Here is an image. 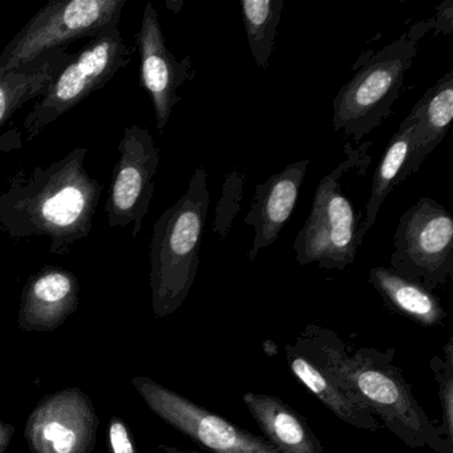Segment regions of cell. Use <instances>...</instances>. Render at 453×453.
Listing matches in <instances>:
<instances>
[{
	"instance_id": "obj_19",
	"label": "cell",
	"mask_w": 453,
	"mask_h": 453,
	"mask_svg": "<svg viewBox=\"0 0 453 453\" xmlns=\"http://www.w3.org/2000/svg\"><path fill=\"white\" fill-rule=\"evenodd\" d=\"M368 280L387 306L418 325L434 327L447 318L441 302L431 290L396 274L389 267H372Z\"/></svg>"
},
{
	"instance_id": "obj_9",
	"label": "cell",
	"mask_w": 453,
	"mask_h": 453,
	"mask_svg": "<svg viewBox=\"0 0 453 453\" xmlns=\"http://www.w3.org/2000/svg\"><path fill=\"white\" fill-rule=\"evenodd\" d=\"M132 386L161 420L211 452L280 453L264 437L238 428L148 376H134Z\"/></svg>"
},
{
	"instance_id": "obj_18",
	"label": "cell",
	"mask_w": 453,
	"mask_h": 453,
	"mask_svg": "<svg viewBox=\"0 0 453 453\" xmlns=\"http://www.w3.org/2000/svg\"><path fill=\"white\" fill-rule=\"evenodd\" d=\"M286 359L291 372L296 376L304 387L310 389L336 418L343 423L363 429L376 432L383 428L380 421L363 410L359 404L349 399L327 375L296 346V343L286 344Z\"/></svg>"
},
{
	"instance_id": "obj_15",
	"label": "cell",
	"mask_w": 453,
	"mask_h": 453,
	"mask_svg": "<svg viewBox=\"0 0 453 453\" xmlns=\"http://www.w3.org/2000/svg\"><path fill=\"white\" fill-rule=\"evenodd\" d=\"M416 126L410 155L400 174V184L420 169L421 164L444 140L453 120V71L445 73L413 105Z\"/></svg>"
},
{
	"instance_id": "obj_3",
	"label": "cell",
	"mask_w": 453,
	"mask_h": 453,
	"mask_svg": "<svg viewBox=\"0 0 453 453\" xmlns=\"http://www.w3.org/2000/svg\"><path fill=\"white\" fill-rule=\"evenodd\" d=\"M209 206L208 173L200 165L190 177L184 196L153 226L150 283L156 318L176 312L195 285Z\"/></svg>"
},
{
	"instance_id": "obj_21",
	"label": "cell",
	"mask_w": 453,
	"mask_h": 453,
	"mask_svg": "<svg viewBox=\"0 0 453 453\" xmlns=\"http://www.w3.org/2000/svg\"><path fill=\"white\" fill-rule=\"evenodd\" d=\"M283 0H243V25L251 57L261 70H266L274 51L275 35L283 14Z\"/></svg>"
},
{
	"instance_id": "obj_5",
	"label": "cell",
	"mask_w": 453,
	"mask_h": 453,
	"mask_svg": "<svg viewBox=\"0 0 453 453\" xmlns=\"http://www.w3.org/2000/svg\"><path fill=\"white\" fill-rule=\"evenodd\" d=\"M131 59L132 50L127 46L119 27L103 31L89 39L60 71L23 121L27 139H35L47 126L78 107L89 95L104 88Z\"/></svg>"
},
{
	"instance_id": "obj_12",
	"label": "cell",
	"mask_w": 453,
	"mask_h": 453,
	"mask_svg": "<svg viewBox=\"0 0 453 453\" xmlns=\"http://www.w3.org/2000/svg\"><path fill=\"white\" fill-rule=\"evenodd\" d=\"M136 43L142 65V84L152 100L156 128L163 132L174 107L181 102L177 91L195 76L192 58L177 60L172 54L161 30L157 12L150 2L145 4Z\"/></svg>"
},
{
	"instance_id": "obj_26",
	"label": "cell",
	"mask_w": 453,
	"mask_h": 453,
	"mask_svg": "<svg viewBox=\"0 0 453 453\" xmlns=\"http://www.w3.org/2000/svg\"><path fill=\"white\" fill-rule=\"evenodd\" d=\"M14 434L15 426L0 418V453H6Z\"/></svg>"
},
{
	"instance_id": "obj_16",
	"label": "cell",
	"mask_w": 453,
	"mask_h": 453,
	"mask_svg": "<svg viewBox=\"0 0 453 453\" xmlns=\"http://www.w3.org/2000/svg\"><path fill=\"white\" fill-rule=\"evenodd\" d=\"M243 403L267 441L280 453H322L306 418L277 396L248 392Z\"/></svg>"
},
{
	"instance_id": "obj_22",
	"label": "cell",
	"mask_w": 453,
	"mask_h": 453,
	"mask_svg": "<svg viewBox=\"0 0 453 453\" xmlns=\"http://www.w3.org/2000/svg\"><path fill=\"white\" fill-rule=\"evenodd\" d=\"M431 368L439 384V399L441 404L442 423L440 434L449 447L453 448V338L445 344L442 355L431 360Z\"/></svg>"
},
{
	"instance_id": "obj_11",
	"label": "cell",
	"mask_w": 453,
	"mask_h": 453,
	"mask_svg": "<svg viewBox=\"0 0 453 453\" xmlns=\"http://www.w3.org/2000/svg\"><path fill=\"white\" fill-rule=\"evenodd\" d=\"M100 418L78 387L47 395L31 411L25 439L31 453H94Z\"/></svg>"
},
{
	"instance_id": "obj_13",
	"label": "cell",
	"mask_w": 453,
	"mask_h": 453,
	"mask_svg": "<svg viewBox=\"0 0 453 453\" xmlns=\"http://www.w3.org/2000/svg\"><path fill=\"white\" fill-rule=\"evenodd\" d=\"M81 283L63 267L47 266L31 275L20 298L18 325L27 333H51L79 307Z\"/></svg>"
},
{
	"instance_id": "obj_27",
	"label": "cell",
	"mask_w": 453,
	"mask_h": 453,
	"mask_svg": "<svg viewBox=\"0 0 453 453\" xmlns=\"http://www.w3.org/2000/svg\"><path fill=\"white\" fill-rule=\"evenodd\" d=\"M158 449L163 450L164 453H198L195 452V450L179 449V448L169 447V445H160Z\"/></svg>"
},
{
	"instance_id": "obj_8",
	"label": "cell",
	"mask_w": 453,
	"mask_h": 453,
	"mask_svg": "<svg viewBox=\"0 0 453 453\" xmlns=\"http://www.w3.org/2000/svg\"><path fill=\"white\" fill-rule=\"evenodd\" d=\"M389 269L428 290L453 280V219L429 197L411 206L397 224Z\"/></svg>"
},
{
	"instance_id": "obj_14",
	"label": "cell",
	"mask_w": 453,
	"mask_h": 453,
	"mask_svg": "<svg viewBox=\"0 0 453 453\" xmlns=\"http://www.w3.org/2000/svg\"><path fill=\"white\" fill-rule=\"evenodd\" d=\"M310 160H298L273 174L254 190L250 211L245 224L253 227L249 259L254 261L259 251L273 245L280 237L298 201L299 192L309 169Z\"/></svg>"
},
{
	"instance_id": "obj_1",
	"label": "cell",
	"mask_w": 453,
	"mask_h": 453,
	"mask_svg": "<svg viewBox=\"0 0 453 453\" xmlns=\"http://www.w3.org/2000/svg\"><path fill=\"white\" fill-rule=\"evenodd\" d=\"M294 343L400 441L411 448L453 453L439 426L413 396L402 370L394 365L395 349L380 352L372 347H359L349 351L338 334L318 325H307Z\"/></svg>"
},
{
	"instance_id": "obj_20",
	"label": "cell",
	"mask_w": 453,
	"mask_h": 453,
	"mask_svg": "<svg viewBox=\"0 0 453 453\" xmlns=\"http://www.w3.org/2000/svg\"><path fill=\"white\" fill-rule=\"evenodd\" d=\"M416 126L415 107L411 111L410 115L400 124L399 129L395 132L391 142L384 150L383 157L373 174L372 188H371L370 198L365 206V219L360 225L357 232V245H362L363 238L365 237L371 227L376 224L379 211L383 205L387 196L392 192L395 187L400 185V174L403 166L410 155L411 137Z\"/></svg>"
},
{
	"instance_id": "obj_6",
	"label": "cell",
	"mask_w": 453,
	"mask_h": 453,
	"mask_svg": "<svg viewBox=\"0 0 453 453\" xmlns=\"http://www.w3.org/2000/svg\"><path fill=\"white\" fill-rule=\"evenodd\" d=\"M354 160L349 157L318 184L311 211L294 241L296 261L301 266L315 264L320 269L344 270L354 264L362 217L342 192L341 182Z\"/></svg>"
},
{
	"instance_id": "obj_25",
	"label": "cell",
	"mask_w": 453,
	"mask_h": 453,
	"mask_svg": "<svg viewBox=\"0 0 453 453\" xmlns=\"http://www.w3.org/2000/svg\"><path fill=\"white\" fill-rule=\"evenodd\" d=\"M453 4L452 0H447L445 4H440L439 9H437L436 17H434V20H431L432 25L431 27H434V30L439 31V33L442 34H450L452 33V22H453Z\"/></svg>"
},
{
	"instance_id": "obj_17",
	"label": "cell",
	"mask_w": 453,
	"mask_h": 453,
	"mask_svg": "<svg viewBox=\"0 0 453 453\" xmlns=\"http://www.w3.org/2000/svg\"><path fill=\"white\" fill-rule=\"evenodd\" d=\"M73 55L65 47L47 50L35 59L0 75V128L23 104L43 96Z\"/></svg>"
},
{
	"instance_id": "obj_23",
	"label": "cell",
	"mask_w": 453,
	"mask_h": 453,
	"mask_svg": "<svg viewBox=\"0 0 453 453\" xmlns=\"http://www.w3.org/2000/svg\"><path fill=\"white\" fill-rule=\"evenodd\" d=\"M243 182H245L243 172L235 168L232 169L225 179L213 226V232L221 238L226 237L233 221L240 211L241 201L243 197Z\"/></svg>"
},
{
	"instance_id": "obj_2",
	"label": "cell",
	"mask_w": 453,
	"mask_h": 453,
	"mask_svg": "<svg viewBox=\"0 0 453 453\" xmlns=\"http://www.w3.org/2000/svg\"><path fill=\"white\" fill-rule=\"evenodd\" d=\"M78 147L51 165L17 172L0 193V229L10 238L49 237L55 256L88 237L103 185L87 172Z\"/></svg>"
},
{
	"instance_id": "obj_4",
	"label": "cell",
	"mask_w": 453,
	"mask_h": 453,
	"mask_svg": "<svg viewBox=\"0 0 453 453\" xmlns=\"http://www.w3.org/2000/svg\"><path fill=\"white\" fill-rule=\"evenodd\" d=\"M384 47L370 58L333 102V124L336 132L360 142L392 115L399 99L405 73L418 54V42L426 34L423 26Z\"/></svg>"
},
{
	"instance_id": "obj_28",
	"label": "cell",
	"mask_w": 453,
	"mask_h": 453,
	"mask_svg": "<svg viewBox=\"0 0 453 453\" xmlns=\"http://www.w3.org/2000/svg\"><path fill=\"white\" fill-rule=\"evenodd\" d=\"M373 453H381V452H373Z\"/></svg>"
},
{
	"instance_id": "obj_10",
	"label": "cell",
	"mask_w": 453,
	"mask_h": 453,
	"mask_svg": "<svg viewBox=\"0 0 453 453\" xmlns=\"http://www.w3.org/2000/svg\"><path fill=\"white\" fill-rule=\"evenodd\" d=\"M119 155L105 205L108 225L132 226V235L137 238L155 195L153 177L160 166V150L148 129L131 126L124 129Z\"/></svg>"
},
{
	"instance_id": "obj_7",
	"label": "cell",
	"mask_w": 453,
	"mask_h": 453,
	"mask_svg": "<svg viewBox=\"0 0 453 453\" xmlns=\"http://www.w3.org/2000/svg\"><path fill=\"white\" fill-rule=\"evenodd\" d=\"M127 0H51L0 54V75L35 59L47 50L92 39L119 27Z\"/></svg>"
},
{
	"instance_id": "obj_24",
	"label": "cell",
	"mask_w": 453,
	"mask_h": 453,
	"mask_svg": "<svg viewBox=\"0 0 453 453\" xmlns=\"http://www.w3.org/2000/svg\"><path fill=\"white\" fill-rule=\"evenodd\" d=\"M108 447L110 453H139L132 439L131 429L119 416L111 418L108 426Z\"/></svg>"
}]
</instances>
